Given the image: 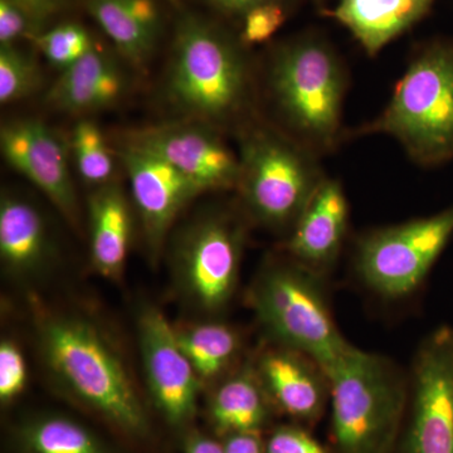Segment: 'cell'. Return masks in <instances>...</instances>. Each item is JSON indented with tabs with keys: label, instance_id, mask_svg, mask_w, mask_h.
Masks as SVG:
<instances>
[{
	"label": "cell",
	"instance_id": "obj_1",
	"mask_svg": "<svg viewBox=\"0 0 453 453\" xmlns=\"http://www.w3.org/2000/svg\"><path fill=\"white\" fill-rule=\"evenodd\" d=\"M240 40L195 14L175 27L165 77L170 105L188 121L216 127L234 120L249 100V65Z\"/></svg>",
	"mask_w": 453,
	"mask_h": 453
},
{
	"label": "cell",
	"instance_id": "obj_2",
	"mask_svg": "<svg viewBox=\"0 0 453 453\" xmlns=\"http://www.w3.org/2000/svg\"><path fill=\"white\" fill-rule=\"evenodd\" d=\"M359 133L393 136L421 165L453 160V38L417 52L388 106Z\"/></svg>",
	"mask_w": 453,
	"mask_h": 453
},
{
	"label": "cell",
	"instance_id": "obj_3",
	"mask_svg": "<svg viewBox=\"0 0 453 453\" xmlns=\"http://www.w3.org/2000/svg\"><path fill=\"white\" fill-rule=\"evenodd\" d=\"M338 453H392L405 413V392L383 357L349 345L324 371Z\"/></svg>",
	"mask_w": 453,
	"mask_h": 453
},
{
	"label": "cell",
	"instance_id": "obj_4",
	"mask_svg": "<svg viewBox=\"0 0 453 453\" xmlns=\"http://www.w3.org/2000/svg\"><path fill=\"white\" fill-rule=\"evenodd\" d=\"M41 347L50 368L86 404L131 434L146 428L144 411L120 357L94 326L73 318H46Z\"/></svg>",
	"mask_w": 453,
	"mask_h": 453
},
{
	"label": "cell",
	"instance_id": "obj_5",
	"mask_svg": "<svg viewBox=\"0 0 453 453\" xmlns=\"http://www.w3.org/2000/svg\"><path fill=\"white\" fill-rule=\"evenodd\" d=\"M268 79L280 113L308 144L330 148L338 140L345 74L326 41L305 35L285 42Z\"/></svg>",
	"mask_w": 453,
	"mask_h": 453
},
{
	"label": "cell",
	"instance_id": "obj_6",
	"mask_svg": "<svg viewBox=\"0 0 453 453\" xmlns=\"http://www.w3.org/2000/svg\"><path fill=\"white\" fill-rule=\"evenodd\" d=\"M238 159L237 188L266 225L296 223L324 180L308 151L266 127L244 131Z\"/></svg>",
	"mask_w": 453,
	"mask_h": 453
},
{
	"label": "cell",
	"instance_id": "obj_7",
	"mask_svg": "<svg viewBox=\"0 0 453 453\" xmlns=\"http://www.w3.org/2000/svg\"><path fill=\"white\" fill-rule=\"evenodd\" d=\"M252 303L268 332L285 347L311 357L323 371L350 345L340 335L318 282L308 270L268 268L256 283Z\"/></svg>",
	"mask_w": 453,
	"mask_h": 453
},
{
	"label": "cell",
	"instance_id": "obj_8",
	"mask_svg": "<svg viewBox=\"0 0 453 453\" xmlns=\"http://www.w3.org/2000/svg\"><path fill=\"white\" fill-rule=\"evenodd\" d=\"M452 238L453 205L365 237L357 249V270L378 294L404 296L421 285Z\"/></svg>",
	"mask_w": 453,
	"mask_h": 453
},
{
	"label": "cell",
	"instance_id": "obj_9",
	"mask_svg": "<svg viewBox=\"0 0 453 453\" xmlns=\"http://www.w3.org/2000/svg\"><path fill=\"white\" fill-rule=\"evenodd\" d=\"M402 453H453L452 326L432 333L414 359L412 405Z\"/></svg>",
	"mask_w": 453,
	"mask_h": 453
},
{
	"label": "cell",
	"instance_id": "obj_10",
	"mask_svg": "<svg viewBox=\"0 0 453 453\" xmlns=\"http://www.w3.org/2000/svg\"><path fill=\"white\" fill-rule=\"evenodd\" d=\"M243 234L225 214H211L187 229L177 261L187 291L207 310L225 305L237 281Z\"/></svg>",
	"mask_w": 453,
	"mask_h": 453
},
{
	"label": "cell",
	"instance_id": "obj_11",
	"mask_svg": "<svg viewBox=\"0 0 453 453\" xmlns=\"http://www.w3.org/2000/svg\"><path fill=\"white\" fill-rule=\"evenodd\" d=\"M124 142L162 157L203 192L237 187L238 155L210 125L188 120L155 125L131 131Z\"/></svg>",
	"mask_w": 453,
	"mask_h": 453
},
{
	"label": "cell",
	"instance_id": "obj_12",
	"mask_svg": "<svg viewBox=\"0 0 453 453\" xmlns=\"http://www.w3.org/2000/svg\"><path fill=\"white\" fill-rule=\"evenodd\" d=\"M0 148L8 165L35 184L68 222L79 226L68 142L37 119H17L3 125Z\"/></svg>",
	"mask_w": 453,
	"mask_h": 453
},
{
	"label": "cell",
	"instance_id": "obj_13",
	"mask_svg": "<svg viewBox=\"0 0 453 453\" xmlns=\"http://www.w3.org/2000/svg\"><path fill=\"white\" fill-rule=\"evenodd\" d=\"M115 154L129 178L149 251L157 258L178 214L203 190L162 157L138 146L122 142Z\"/></svg>",
	"mask_w": 453,
	"mask_h": 453
},
{
	"label": "cell",
	"instance_id": "obj_14",
	"mask_svg": "<svg viewBox=\"0 0 453 453\" xmlns=\"http://www.w3.org/2000/svg\"><path fill=\"white\" fill-rule=\"evenodd\" d=\"M140 348L149 390L165 418L180 425L193 416L199 377L179 345L177 330L155 308L139 319Z\"/></svg>",
	"mask_w": 453,
	"mask_h": 453
},
{
	"label": "cell",
	"instance_id": "obj_15",
	"mask_svg": "<svg viewBox=\"0 0 453 453\" xmlns=\"http://www.w3.org/2000/svg\"><path fill=\"white\" fill-rule=\"evenodd\" d=\"M127 89L129 79L122 65L96 44L88 55L62 71L44 101L57 111L88 115L118 105Z\"/></svg>",
	"mask_w": 453,
	"mask_h": 453
},
{
	"label": "cell",
	"instance_id": "obj_16",
	"mask_svg": "<svg viewBox=\"0 0 453 453\" xmlns=\"http://www.w3.org/2000/svg\"><path fill=\"white\" fill-rule=\"evenodd\" d=\"M258 375L267 395L288 416L312 422L323 413L329 383L306 354L288 347L268 351L259 360Z\"/></svg>",
	"mask_w": 453,
	"mask_h": 453
},
{
	"label": "cell",
	"instance_id": "obj_17",
	"mask_svg": "<svg viewBox=\"0 0 453 453\" xmlns=\"http://www.w3.org/2000/svg\"><path fill=\"white\" fill-rule=\"evenodd\" d=\"M348 201L342 186L324 179L295 223L288 252L310 267L324 266L338 255L348 225Z\"/></svg>",
	"mask_w": 453,
	"mask_h": 453
},
{
	"label": "cell",
	"instance_id": "obj_18",
	"mask_svg": "<svg viewBox=\"0 0 453 453\" xmlns=\"http://www.w3.org/2000/svg\"><path fill=\"white\" fill-rule=\"evenodd\" d=\"M436 0H339L329 16L344 26L369 56L421 22Z\"/></svg>",
	"mask_w": 453,
	"mask_h": 453
},
{
	"label": "cell",
	"instance_id": "obj_19",
	"mask_svg": "<svg viewBox=\"0 0 453 453\" xmlns=\"http://www.w3.org/2000/svg\"><path fill=\"white\" fill-rule=\"evenodd\" d=\"M91 258L97 273L120 279L129 252L131 210L127 196L116 183L96 187L88 198Z\"/></svg>",
	"mask_w": 453,
	"mask_h": 453
},
{
	"label": "cell",
	"instance_id": "obj_20",
	"mask_svg": "<svg viewBox=\"0 0 453 453\" xmlns=\"http://www.w3.org/2000/svg\"><path fill=\"white\" fill-rule=\"evenodd\" d=\"M49 234L40 211L26 199L4 196L0 203V256L16 273L35 270L49 255Z\"/></svg>",
	"mask_w": 453,
	"mask_h": 453
},
{
	"label": "cell",
	"instance_id": "obj_21",
	"mask_svg": "<svg viewBox=\"0 0 453 453\" xmlns=\"http://www.w3.org/2000/svg\"><path fill=\"white\" fill-rule=\"evenodd\" d=\"M261 380L251 371L241 372L219 387L211 399L214 425L225 434H256L267 418Z\"/></svg>",
	"mask_w": 453,
	"mask_h": 453
},
{
	"label": "cell",
	"instance_id": "obj_22",
	"mask_svg": "<svg viewBox=\"0 0 453 453\" xmlns=\"http://www.w3.org/2000/svg\"><path fill=\"white\" fill-rule=\"evenodd\" d=\"M86 9L124 61L138 70L145 68L159 37L136 19L122 0H86Z\"/></svg>",
	"mask_w": 453,
	"mask_h": 453
},
{
	"label": "cell",
	"instance_id": "obj_23",
	"mask_svg": "<svg viewBox=\"0 0 453 453\" xmlns=\"http://www.w3.org/2000/svg\"><path fill=\"white\" fill-rule=\"evenodd\" d=\"M177 335L199 380H211L223 372L240 344L234 330L220 324L198 325Z\"/></svg>",
	"mask_w": 453,
	"mask_h": 453
},
{
	"label": "cell",
	"instance_id": "obj_24",
	"mask_svg": "<svg viewBox=\"0 0 453 453\" xmlns=\"http://www.w3.org/2000/svg\"><path fill=\"white\" fill-rule=\"evenodd\" d=\"M71 157L85 183L101 187L112 183L115 173V149L110 148L103 130L94 121L74 125L68 139Z\"/></svg>",
	"mask_w": 453,
	"mask_h": 453
},
{
	"label": "cell",
	"instance_id": "obj_25",
	"mask_svg": "<svg viewBox=\"0 0 453 453\" xmlns=\"http://www.w3.org/2000/svg\"><path fill=\"white\" fill-rule=\"evenodd\" d=\"M26 442L33 453H105L85 428L64 418L35 423L27 431Z\"/></svg>",
	"mask_w": 453,
	"mask_h": 453
},
{
	"label": "cell",
	"instance_id": "obj_26",
	"mask_svg": "<svg viewBox=\"0 0 453 453\" xmlns=\"http://www.w3.org/2000/svg\"><path fill=\"white\" fill-rule=\"evenodd\" d=\"M42 83V71L35 56L17 44L0 46V103H17L31 96Z\"/></svg>",
	"mask_w": 453,
	"mask_h": 453
},
{
	"label": "cell",
	"instance_id": "obj_27",
	"mask_svg": "<svg viewBox=\"0 0 453 453\" xmlns=\"http://www.w3.org/2000/svg\"><path fill=\"white\" fill-rule=\"evenodd\" d=\"M31 41L53 67L62 71L76 64L96 46L88 29L79 23H62L38 33Z\"/></svg>",
	"mask_w": 453,
	"mask_h": 453
},
{
	"label": "cell",
	"instance_id": "obj_28",
	"mask_svg": "<svg viewBox=\"0 0 453 453\" xmlns=\"http://www.w3.org/2000/svg\"><path fill=\"white\" fill-rule=\"evenodd\" d=\"M288 19L286 2H266L249 9L241 20L238 40L243 47L256 46L273 37Z\"/></svg>",
	"mask_w": 453,
	"mask_h": 453
},
{
	"label": "cell",
	"instance_id": "obj_29",
	"mask_svg": "<svg viewBox=\"0 0 453 453\" xmlns=\"http://www.w3.org/2000/svg\"><path fill=\"white\" fill-rule=\"evenodd\" d=\"M43 28L28 13L12 2L0 0V46H12L20 40H32Z\"/></svg>",
	"mask_w": 453,
	"mask_h": 453
},
{
	"label": "cell",
	"instance_id": "obj_30",
	"mask_svg": "<svg viewBox=\"0 0 453 453\" xmlns=\"http://www.w3.org/2000/svg\"><path fill=\"white\" fill-rule=\"evenodd\" d=\"M26 362L16 344L3 340L0 344V399L8 402L25 389Z\"/></svg>",
	"mask_w": 453,
	"mask_h": 453
},
{
	"label": "cell",
	"instance_id": "obj_31",
	"mask_svg": "<svg viewBox=\"0 0 453 453\" xmlns=\"http://www.w3.org/2000/svg\"><path fill=\"white\" fill-rule=\"evenodd\" d=\"M265 453H327L324 447L310 436L308 432L297 427L276 429L268 438Z\"/></svg>",
	"mask_w": 453,
	"mask_h": 453
},
{
	"label": "cell",
	"instance_id": "obj_32",
	"mask_svg": "<svg viewBox=\"0 0 453 453\" xmlns=\"http://www.w3.org/2000/svg\"><path fill=\"white\" fill-rule=\"evenodd\" d=\"M122 3L148 31L160 37L163 13L157 0H122Z\"/></svg>",
	"mask_w": 453,
	"mask_h": 453
},
{
	"label": "cell",
	"instance_id": "obj_33",
	"mask_svg": "<svg viewBox=\"0 0 453 453\" xmlns=\"http://www.w3.org/2000/svg\"><path fill=\"white\" fill-rule=\"evenodd\" d=\"M12 2L25 9L27 13L43 28L50 18L70 7L74 0H12Z\"/></svg>",
	"mask_w": 453,
	"mask_h": 453
},
{
	"label": "cell",
	"instance_id": "obj_34",
	"mask_svg": "<svg viewBox=\"0 0 453 453\" xmlns=\"http://www.w3.org/2000/svg\"><path fill=\"white\" fill-rule=\"evenodd\" d=\"M203 4L228 17L241 18L249 9L266 2H288V0H199Z\"/></svg>",
	"mask_w": 453,
	"mask_h": 453
},
{
	"label": "cell",
	"instance_id": "obj_35",
	"mask_svg": "<svg viewBox=\"0 0 453 453\" xmlns=\"http://www.w3.org/2000/svg\"><path fill=\"white\" fill-rule=\"evenodd\" d=\"M223 447L225 453H265L256 434H229Z\"/></svg>",
	"mask_w": 453,
	"mask_h": 453
},
{
	"label": "cell",
	"instance_id": "obj_36",
	"mask_svg": "<svg viewBox=\"0 0 453 453\" xmlns=\"http://www.w3.org/2000/svg\"><path fill=\"white\" fill-rule=\"evenodd\" d=\"M187 453H225V447L211 438L198 437L190 442Z\"/></svg>",
	"mask_w": 453,
	"mask_h": 453
},
{
	"label": "cell",
	"instance_id": "obj_37",
	"mask_svg": "<svg viewBox=\"0 0 453 453\" xmlns=\"http://www.w3.org/2000/svg\"><path fill=\"white\" fill-rule=\"evenodd\" d=\"M315 2H318V3H323L324 0H315Z\"/></svg>",
	"mask_w": 453,
	"mask_h": 453
}]
</instances>
